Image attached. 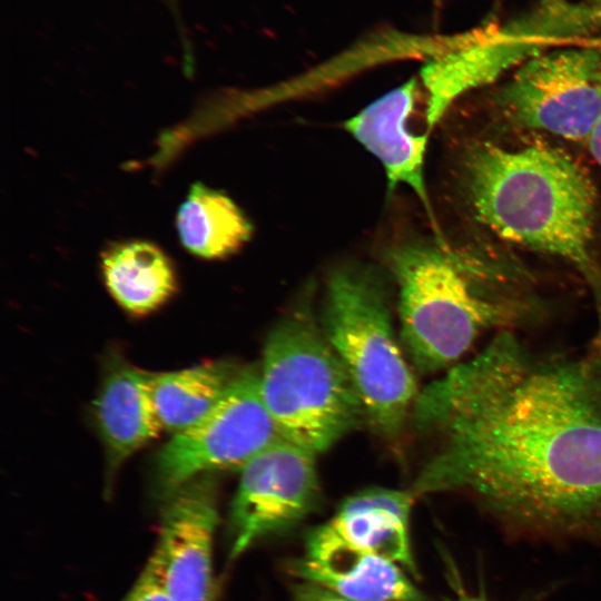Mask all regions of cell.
Returning a JSON list of instances; mask_svg holds the SVG:
<instances>
[{
	"mask_svg": "<svg viewBox=\"0 0 601 601\" xmlns=\"http://www.w3.org/2000/svg\"><path fill=\"white\" fill-rule=\"evenodd\" d=\"M411 420L437 441L415 496L464 492L511 525L601 540V339L545 354L497 333L420 390Z\"/></svg>",
	"mask_w": 601,
	"mask_h": 601,
	"instance_id": "cell-1",
	"label": "cell"
},
{
	"mask_svg": "<svg viewBox=\"0 0 601 601\" xmlns=\"http://www.w3.org/2000/svg\"><path fill=\"white\" fill-rule=\"evenodd\" d=\"M400 338L422 374L447 371L485 333L542 325L546 302L519 269L423 243L392 248Z\"/></svg>",
	"mask_w": 601,
	"mask_h": 601,
	"instance_id": "cell-2",
	"label": "cell"
},
{
	"mask_svg": "<svg viewBox=\"0 0 601 601\" xmlns=\"http://www.w3.org/2000/svg\"><path fill=\"white\" fill-rule=\"evenodd\" d=\"M462 191L499 237L571 265L589 285L601 335V265L593 254L597 190L566 152L545 144L477 142L462 155Z\"/></svg>",
	"mask_w": 601,
	"mask_h": 601,
	"instance_id": "cell-3",
	"label": "cell"
},
{
	"mask_svg": "<svg viewBox=\"0 0 601 601\" xmlns=\"http://www.w3.org/2000/svg\"><path fill=\"white\" fill-rule=\"evenodd\" d=\"M258 378L279 436L316 455L367 423L354 382L306 305L268 333Z\"/></svg>",
	"mask_w": 601,
	"mask_h": 601,
	"instance_id": "cell-4",
	"label": "cell"
},
{
	"mask_svg": "<svg viewBox=\"0 0 601 601\" xmlns=\"http://www.w3.org/2000/svg\"><path fill=\"white\" fill-rule=\"evenodd\" d=\"M319 324L359 393L367 424L385 439L400 435L420 390L380 276L359 265L332 272Z\"/></svg>",
	"mask_w": 601,
	"mask_h": 601,
	"instance_id": "cell-5",
	"label": "cell"
},
{
	"mask_svg": "<svg viewBox=\"0 0 601 601\" xmlns=\"http://www.w3.org/2000/svg\"><path fill=\"white\" fill-rule=\"evenodd\" d=\"M279 437L262 398L258 368H239L220 401L161 449L155 462L156 486L167 497L200 475L240 471Z\"/></svg>",
	"mask_w": 601,
	"mask_h": 601,
	"instance_id": "cell-6",
	"label": "cell"
},
{
	"mask_svg": "<svg viewBox=\"0 0 601 601\" xmlns=\"http://www.w3.org/2000/svg\"><path fill=\"white\" fill-rule=\"evenodd\" d=\"M495 102L515 126L589 140L601 118V49L579 46L523 61Z\"/></svg>",
	"mask_w": 601,
	"mask_h": 601,
	"instance_id": "cell-7",
	"label": "cell"
},
{
	"mask_svg": "<svg viewBox=\"0 0 601 601\" xmlns=\"http://www.w3.org/2000/svg\"><path fill=\"white\" fill-rule=\"evenodd\" d=\"M316 456L279 437L243 466L227 522L229 560L293 529L317 509Z\"/></svg>",
	"mask_w": 601,
	"mask_h": 601,
	"instance_id": "cell-8",
	"label": "cell"
},
{
	"mask_svg": "<svg viewBox=\"0 0 601 601\" xmlns=\"http://www.w3.org/2000/svg\"><path fill=\"white\" fill-rule=\"evenodd\" d=\"M149 559L174 601H217L213 570L218 524L217 484L200 475L166 497Z\"/></svg>",
	"mask_w": 601,
	"mask_h": 601,
	"instance_id": "cell-9",
	"label": "cell"
},
{
	"mask_svg": "<svg viewBox=\"0 0 601 601\" xmlns=\"http://www.w3.org/2000/svg\"><path fill=\"white\" fill-rule=\"evenodd\" d=\"M289 569L298 580L353 601H426L402 566L349 543L327 523L308 532Z\"/></svg>",
	"mask_w": 601,
	"mask_h": 601,
	"instance_id": "cell-10",
	"label": "cell"
},
{
	"mask_svg": "<svg viewBox=\"0 0 601 601\" xmlns=\"http://www.w3.org/2000/svg\"><path fill=\"white\" fill-rule=\"evenodd\" d=\"M417 96L412 78L381 96L344 122V128L383 165L388 189L410 187L428 208L424 180L427 135L407 128Z\"/></svg>",
	"mask_w": 601,
	"mask_h": 601,
	"instance_id": "cell-11",
	"label": "cell"
},
{
	"mask_svg": "<svg viewBox=\"0 0 601 601\" xmlns=\"http://www.w3.org/2000/svg\"><path fill=\"white\" fill-rule=\"evenodd\" d=\"M414 499L410 490L364 489L346 497L326 523L349 543L398 564L417 578L410 540Z\"/></svg>",
	"mask_w": 601,
	"mask_h": 601,
	"instance_id": "cell-12",
	"label": "cell"
},
{
	"mask_svg": "<svg viewBox=\"0 0 601 601\" xmlns=\"http://www.w3.org/2000/svg\"><path fill=\"white\" fill-rule=\"evenodd\" d=\"M151 376L142 370L120 364L102 381L95 414L107 451L109 477L164 428L152 398Z\"/></svg>",
	"mask_w": 601,
	"mask_h": 601,
	"instance_id": "cell-13",
	"label": "cell"
},
{
	"mask_svg": "<svg viewBox=\"0 0 601 601\" xmlns=\"http://www.w3.org/2000/svg\"><path fill=\"white\" fill-rule=\"evenodd\" d=\"M100 269L114 299L135 315L154 312L177 290L171 259L150 240L130 238L107 244L100 253Z\"/></svg>",
	"mask_w": 601,
	"mask_h": 601,
	"instance_id": "cell-14",
	"label": "cell"
},
{
	"mask_svg": "<svg viewBox=\"0 0 601 601\" xmlns=\"http://www.w3.org/2000/svg\"><path fill=\"white\" fill-rule=\"evenodd\" d=\"M175 224L181 246L207 260L238 253L253 234L250 221L228 195L199 181L189 187Z\"/></svg>",
	"mask_w": 601,
	"mask_h": 601,
	"instance_id": "cell-15",
	"label": "cell"
},
{
	"mask_svg": "<svg viewBox=\"0 0 601 601\" xmlns=\"http://www.w3.org/2000/svg\"><path fill=\"white\" fill-rule=\"evenodd\" d=\"M238 371L227 362H209L152 374V398L162 427L175 434L196 423L220 401Z\"/></svg>",
	"mask_w": 601,
	"mask_h": 601,
	"instance_id": "cell-16",
	"label": "cell"
},
{
	"mask_svg": "<svg viewBox=\"0 0 601 601\" xmlns=\"http://www.w3.org/2000/svg\"><path fill=\"white\" fill-rule=\"evenodd\" d=\"M122 601H174L156 565L149 560Z\"/></svg>",
	"mask_w": 601,
	"mask_h": 601,
	"instance_id": "cell-17",
	"label": "cell"
},
{
	"mask_svg": "<svg viewBox=\"0 0 601 601\" xmlns=\"http://www.w3.org/2000/svg\"><path fill=\"white\" fill-rule=\"evenodd\" d=\"M294 601H353L312 582L298 580L292 587Z\"/></svg>",
	"mask_w": 601,
	"mask_h": 601,
	"instance_id": "cell-18",
	"label": "cell"
},
{
	"mask_svg": "<svg viewBox=\"0 0 601 601\" xmlns=\"http://www.w3.org/2000/svg\"><path fill=\"white\" fill-rule=\"evenodd\" d=\"M589 6L591 7L592 9V12L594 14V19L597 21V23L600 26L601 24V0H585ZM578 46H583V47H594V48H600L601 49V36L600 37H597L592 40H582L580 42L577 43Z\"/></svg>",
	"mask_w": 601,
	"mask_h": 601,
	"instance_id": "cell-19",
	"label": "cell"
},
{
	"mask_svg": "<svg viewBox=\"0 0 601 601\" xmlns=\"http://www.w3.org/2000/svg\"><path fill=\"white\" fill-rule=\"evenodd\" d=\"M589 146L593 158L601 167V118L589 138Z\"/></svg>",
	"mask_w": 601,
	"mask_h": 601,
	"instance_id": "cell-20",
	"label": "cell"
},
{
	"mask_svg": "<svg viewBox=\"0 0 601 601\" xmlns=\"http://www.w3.org/2000/svg\"><path fill=\"white\" fill-rule=\"evenodd\" d=\"M453 601H485L484 599L482 598H476V597H466V595H463V597H460Z\"/></svg>",
	"mask_w": 601,
	"mask_h": 601,
	"instance_id": "cell-21",
	"label": "cell"
}]
</instances>
